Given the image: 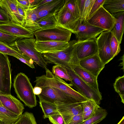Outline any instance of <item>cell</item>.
<instances>
[{"label":"cell","instance_id":"obj_1","mask_svg":"<svg viewBox=\"0 0 124 124\" xmlns=\"http://www.w3.org/2000/svg\"><path fill=\"white\" fill-rule=\"evenodd\" d=\"M13 86L17 97L26 106L32 108L37 106L33 88L26 75L22 72L18 73L14 78Z\"/></svg>","mask_w":124,"mask_h":124},{"label":"cell","instance_id":"obj_2","mask_svg":"<svg viewBox=\"0 0 124 124\" xmlns=\"http://www.w3.org/2000/svg\"><path fill=\"white\" fill-rule=\"evenodd\" d=\"M35 86L42 88L41 93L37 95L39 100L55 104L56 103L70 104L81 103L76 99L69 96L58 88L35 80Z\"/></svg>","mask_w":124,"mask_h":124},{"label":"cell","instance_id":"obj_3","mask_svg":"<svg viewBox=\"0 0 124 124\" xmlns=\"http://www.w3.org/2000/svg\"><path fill=\"white\" fill-rule=\"evenodd\" d=\"M35 39H18L8 45L10 47L32 60L38 65L45 69L47 68V63L41 54L34 48Z\"/></svg>","mask_w":124,"mask_h":124},{"label":"cell","instance_id":"obj_4","mask_svg":"<svg viewBox=\"0 0 124 124\" xmlns=\"http://www.w3.org/2000/svg\"><path fill=\"white\" fill-rule=\"evenodd\" d=\"M76 40L70 41V45L66 49L54 53H42L47 63L58 65L67 68L71 65L78 64L79 61L77 56L74 47Z\"/></svg>","mask_w":124,"mask_h":124},{"label":"cell","instance_id":"obj_5","mask_svg":"<svg viewBox=\"0 0 124 124\" xmlns=\"http://www.w3.org/2000/svg\"><path fill=\"white\" fill-rule=\"evenodd\" d=\"M45 70L46 75L36 77L35 80L57 88L66 94L76 99L81 103L89 100L71 88V84H67L62 78L54 75L48 69L46 68Z\"/></svg>","mask_w":124,"mask_h":124},{"label":"cell","instance_id":"obj_6","mask_svg":"<svg viewBox=\"0 0 124 124\" xmlns=\"http://www.w3.org/2000/svg\"><path fill=\"white\" fill-rule=\"evenodd\" d=\"M72 32L58 25L54 27L40 29L34 32L36 41H54L68 42Z\"/></svg>","mask_w":124,"mask_h":124},{"label":"cell","instance_id":"obj_7","mask_svg":"<svg viewBox=\"0 0 124 124\" xmlns=\"http://www.w3.org/2000/svg\"><path fill=\"white\" fill-rule=\"evenodd\" d=\"M64 67L70 78L71 84L83 96L88 99L93 100L99 105L102 99L100 92L94 90L84 82L75 73L71 67Z\"/></svg>","mask_w":124,"mask_h":124},{"label":"cell","instance_id":"obj_8","mask_svg":"<svg viewBox=\"0 0 124 124\" xmlns=\"http://www.w3.org/2000/svg\"><path fill=\"white\" fill-rule=\"evenodd\" d=\"M11 71L7 55L0 53V94H11Z\"/></svg>","mask_w":124,"mask_h":124},{"label":"cell","instance_id":"obj_9","mask_svg":"<svg viewBox=\"0 0 124 124\" xmlns=\"http://www.w3.org/2000/svg\"><path fill=\"white\" fill-rule=\"evenodd\" d=\"M86 20L92 25L111 31L115 24V18L102 6Z\"/></svg>","mask_w":124,"mask_h":124},{"label":"cell","instance_id":"obj_10","mask_svg":"<svg viewBox=\"0 0 124 124\" xmlns=\"http://www.w3.org/2000/svg\"><path fill=\"white\" fill-rule=\"evenodd\" d=\"M111 35V31H105L101 32L95 39L98 55L105 65L114 58L110 45Z\"/></svg>","mask_w":124,"mask_h":124},{"label":"cell","instance_id":"obj_11","mask_svg":"<svg viewBox=\"0 0 124 124\" xmlns=\"http://www.w3.org/2000/svg\"><path fill=\"white\" fill-rule=\"evenodd\" d=\"M55 15L58 25L75 34L80 22V19H76L63 6L55 14Z\"/></svg>","mask_w":124,"mask_h":124},{"label":"cell","instance_id":"obj_12","mask_svg":"<svg viewBox=\"0 0 124 124\" xmlns=\"http://www.w3.org/2000/svg\"><path fill=\"white\" fill-rule=\"evenodd\" d=\"M106 31L92 25L86 20L79 23L75 33L78 41L95 39L102 32Z\"/></svg>","mask_w":124,"mask_h":124},{"label":"cell","instance_id":"obj_13","mask_svg":"<svg viewBox=\"0 0 124 124\" xmlns=\"http://www.w3.org/2000/svg\"><path fill=\"white\" fill-rule=\"evenodd\" d=\"M0 31L16 36L18 39L34 38V32L11 21L0 23Z\"/></svg>","mask_w":124,"mask_h":124},{"label":"cell","instance_id":"obj_14","mask_svg":"<svg viewBox=\"0 0 124 124\" xmlns=\"http://www.w3.org/2000/svg\"><path fill=\"white\" fill-rule=\"evenodd\" d=\"M77 58L79 61L98 54L97 45L95 39L77 41L74 45Z\"/></svg>","mask_w":124,"mask_h":124},{"label":"cell","instance_id":"obj_15","mask_svg":"<svg viewBox=\"0 0 124 124\" xmlns=\"http://www.w3.org/2000/svg\"><path fill=\"white\" fill-rule=\"evenodd\" d=\"M78 64L82 68L97 77L105 66L98 54L80 60Z\"/></svg>","mask_w":124,"mask_h":124},{"label":"cell","instance_id":"obj_16","mask_svg":"<svg viewBox=\"0 0 124 124\" xmlns=\"http://www.w3.org/2000/svg\"><path fill=\"white\" fill-rule=\"evenodd\" d=\"M68 42L54 41H35L34 48L42 54L55 52L64 50L69 47Z\"/></svg>","mask_w":124,"mask_h":124},{"label":"cell","instance_id":"obj_17","mask_svg":"<svg viewBox=\"0 0 124 124\" xmlns=\"http://www.w3.org/2000/svg\"><path fill=\"white\" fill-rule=\"evenodd\" d=\"M16 0H0V6L6 12L10 21L24 27L25 20L19 14Z\"/></svg>","mask_w":124,"mask_h":124},{"label":"cell","instance_id":"obj_18","mask_svg":"<svg viewBox=\"0 0 124 124\" xmlns=\"http://www.w3.org/2000/svg\"><path fill=\"white\" fill-rule=\"evenodd\" d=\"M57 111L62 116L66 124L74 116L83 111L81 103L70 104L57 103Z\"/></svg>","mask_w":124,"mask_h":124},{"label":"cell","instance_id":"obj_19","mask_svg":"<svg viewBox=\"0 0 124 124\" xmlns=\"http://www.w3.org/2000/svg\"><path fill=\"white\" fill-rule=\"evenodd\" d=\"M0 100L6 108L20 116L24 109L23 104L14 96L10 94H0Z\"/></svg>","mask_w":124,"mask_h":124},{"label":"cell","instance_id":"obj_20","mask_svg":"<svg viewBox=\"0 0 124 124\" xmlns=\"http://www.w3.org/2000/svg\"><path fill=\"white\" fill-rule=\"evenodd\" d=\"M65 1V0H53L48 3L37 7L35 11L38 20L51 14L56 13L63 7Z\"/></svg>","mask_w":124,"mask_h":124},{"label":"cell","instance_id":"obj_21","mask_svg":"<svg viewBox=\"0 0 124 124\" xmlns=\"http://www.w3.org/2000/svg\"><path fill=\"white\" fill-rule=\"evenodd\" d=\"M71 68L82 80L92 88L99 92L97 77L93 76L81 67L78 64L71 65Z\"/></svg>","mask_w":124,"mask_h":124},{"label":"cell","instance_id":"obj_22","mask_svg":"<svg viewBox=\"0 0 124 124\" xmlns=\"http://www.w3.org/2000/svg\"><path fill=\"white\" fill-rule=\"evenodd\" d=\"M37 7L31 6L25 10L26 17L24 27L28 30L34 32L40 29L37 23L38 17L35 11Z\"/></svg>","mask_w":124,"mask_h":124},{"label":"cell","instance_id":"obj_23","mask_svg":"<svg viewBox=\"0 0 124 124\" xmlns=\"http://www.w3.org/2000/svg\"><path fill=\"white\" fill-rule=\"evenodd\" d=\"M115 18L114 26L111 31L120 44L124 31V11L112 14Z\"/></svg>","mask_w":124,"mask_h":124},{"label":"cell","instance_id":"obj_24","mask_svg":"<svg viewBox=\"0 0 124 124\" xmlns=\"http://www.w3.org/2000/svg\"><path fill=\"white\" fill-rule=\"evenodd\" d=\"M102 6L112 15L124 11V0H105Z\"/></svg>","mask_w":124,"mask_h":124},{"label":"cell","instance_id":"obj_25","mask_svg":"<svg viewBox=\"0 0 124 124\" xmlns=\"http://www.w3.org/2000/svg\"><path fill=\"white\" fill-rule=\"evenodd\" d=\"M55 14H51L43 17L37 20V23L40 29L50 28L58 25Z\"/></svg>","mask_w":124,"mask_h":124},{"label":"cell","instance_id":"obj_26","mask_svg":"<svg viewBox=\"0 0 124 124\" xmlns=\"http://www.w3.org/2000/svg\"><path fill=\"white\" fill-rule=\"evenodd\" d=\"M20 116L10 111L3 105L0 106V119L5 124L15 122Z\"/></svg>","mask_w":124,"mask_h":124},{"label":"cell","instance_id":"obj_27","mask_svg":"<svg viewBox=\"0 0 124 124\" xmlns=\"http://www.w3.org/2000/svg\"><path fill=\"white\" fill-rule=\"evenodd\" d=\"M39 103L44 114L43 116L44 119L48 118L50 116L58 113L56 105L42 100H39Z\"/></svg>","mask_w":124,"mask_h":124},{"label":"cell","instance_id":"obj_28","mask_svg":"<svg viewBox=\"0 0 124 124\" xmlns=\"http://www.w3.org/2000/svg\"><path fill=\"white\" fill-rule=\"evenodd\" d=\"M107 114L105 109L100 107L94 115L84 121L82 124H97L104 119Z\"/></svg>","mask_w":124,"mask_h":124},{"label":"cell","instance_id":"obj_29","mask_svg":"<svg viewBox=\"0 0 124 124\" xmlns=\"http://www.w3.org/2000/svg\"><path fill=\"white\" fill-rule=\"evenodd\" d=\"M63 6L76 19H80V15L78 7L77 0H65Z\"/></svg>","mask_w":124,"mask_h":124},{"label":"cell","instance_id":"obj_30","mask_svg":"<svg viewBox=\"0 0 124 124\" xmlns=\"http://www.w3.org/2000/svg\"><path fill=\"white\" fill-rule=\"evenodd\" d=\"M52 73L54 75L64 79L66 81L71 82V79L65 68L61 65H55L52 68Z\"/></svg>","mask_w":124,"mask_h":124},{"label":"cell","instance_id":"obj_31","mask_svg":"<svg viewBox=\"0 0 124 124\" xmlns=\"http://www.w3.org/2000/svg\"><path fill=\"white\" fill-rule=\"evenodd\" d=\"M14 124H37L33 114L25 112L19 117Z\"/></svg>","mask_w":124,"mask_h":124},{"label":"cell","instance_id":"obj_32","mask_svg":"<svg viewBox=\"0 0 124 124\" xmlns=\"http://www.w3.org/2000/svg\"><path fill=\"white\" fill-rule=\"evenodd\" d=\"M115 90L120 96L121 102L124 103V76H119L116 79L113 84Z\"/></svg>","mask_w":124,"mask_h":124},{"label":"cell","instance_id":"obj_33","mask_svg":"<svg viewBox=\"0 0 124 124\" xmlns=\"http://www.w3.org/2000/svg\"><path fill=\"white\" fill-rule=\"evenodd\" d=\"M0 53L17 58L23 55L10 47L8 45L0 41Z\"/></svg>","mask_w":124,"mask_h":124},{"label":"cell","instance_id":"obj_34","mask_svg":"<svg viewBox=\"0 0 124 124\" xmlns=\"http://www.w3.org/2000/svg\"><path fill=\"white\" fill-rule=\"evenodd\" d=\"M95 0H85L84 7L80 17V23L88 19V16Z\"/></svg>","mask_w":124,"mask_h":124},{"label":"cell","instance_id":"obj_35","mask_svg":"<svg viewBox=\"0 0 124 124\" xmlns=\"http://www.w3.org/2000/svg\"><path fill=\"white\" fill-rule=\"evenodd\" d=\"M110 45L112 53L114 57L120 52V44L112 32Z\"/></svg>","mask_w":124,"mask_h":124},{"label":"cell","instance_id":"obj_36","mask_svg":"<svg viewBox=\"0 0 124 124\" xmlns=\"http://www.w3.org/2000/svg\"><path fill=\"white\" fill-rule=\"evenodd\" d=\"M18 39L16 36L0 31V41L7 44L13 43Z\"/></svg>","mask_w":124,"mask_h":124},{"label":"cell","instance_id":"obj_37","mask_svg":"<svg viewBox=\"0 0 124 124\" xmlns=\"http://www.w3.org/2000/svg\"><path fill=\"white\" fill-rule=\"evenodd\" d=\"M48 118L53 124H66L62 116L59 113L50 116Z\"/></svg>","mask_w":124,"mask_h":124},{"label":"cell","instance_id":"obj_38","mask_svg":"<svg viewBox=\"0 0 124 124\" xmlns=\"http://www.w3.org/2000/svg\"><path fill=\"white\" fill-rule=\"evenodd\" d=\"M105 1V0H95L89 13L88 19L92 16L101 6H102Z\"/></svg>","mask_w":124,"mask_h":124},{"label":"cell","instance_id":"obj_39","mask_svg":"<svg viewBox=\"0 0 124 124\" xmlns=\"http://www.w3.org/2000/svg\"><path fill=\"white\" fill-rule=\"evenodd\" d=\"M84 121L82 111L73 116L67 124H82Z\"/></svg>","mask_w":124,"mask_h":124},{"label":"cell","instance_id":"obj_40","mask_svg":"<svg viewBox=\"0 0 124 124\" xmlns=\"http://www.w3.org/2000/svg\"><path fill=\"white\" fill-rule=\"evenodd\" d=\"M100 107L96 104L90 110L83 114V116L84 121L90 118L94 115L98 109Z\"/></svg>","mask_w":124,"mask_h":124},{"label":"cell","instance_id":"obj_41","mask_svg":"<svg viewBox=\"0 0 124 124\" xmlns=\"http://www.w3.org/2000/svg\"><path fill=\"white\" fill-rule=\"evenodd\" d=\"M10 21L9 18L6 12L0 6V23H5Z\"/></svg>","mask_w":124,"mask_h":124},{"label":"cell","instance_id":"obj_42","mask_svg":"<svg viewBox=\"0 0 124 124\" xmlns=\"http://www.w3.org/2000/svg\"><path fill=\"white\" fill-rule=\"evenodd\" d=\"M17 3L21 6L25 10L26 9L30 7L29 0H16Z\"/></svg>","mask_w":124,"mask_h":124},{"label":"cell","instance_id":"obj_43","mask_svg":"<svg viewBox=\"0 0 124 124\" xmlns=\"http://www.w3.org/2000/svg\"><path fill=\"white\" fill-rule=\"evenodd\" d=\"M85 0H77L78 7L80 15V17L83 10Z\"/></svg>","mask_w":124,"mask_h":124},{"label":"cell","instance_id":"obj_44","mask_svg":"<svg viewBox=\"0 0 124 124\" xmlns=\"http://www.w3.org/2000/svg\"><path fill=\"white\" fill-rule=\"evenodd\" d=\"M17 8L19 14L21 16L23 17L25 20L26 15L25 10L17 3Z\"/></svg>","mask_w":124,"mask_h":124},{"label":"cell","instance_id":"obj_45","mask_svg":"<svg viewBox=\"0 0 124 124\" xmlns=\"http://www.w3.org/2000/svg\"><path fill=\"white\" fill-rule=\"evenodd\" d=\"M42 88L39 87L35 86L33 88L34 93L37 95L40 94L42 92Z\"/></svg>","mask_w":124,"mask_h":124},{"label":"cell","instance_id":"obj_46","mask_svg":"<svg viewBox=\"0 0 124 124\" xmlns=\"http://www.w3.org/2000/svg\"><path fill=\"white\" fill-rule=\"evenodd\" d=\"M53 0H40L38 3L37 5V7H39L44 5L47 3L50 2Z\"/></svg>","mask_w":124,"mask_h":124},{"label":"cell","instance_id":"obj_47","mask_svg":"<svg viewBox=\"0 0 124 124\" xmlns=\"http://www.w3.org/2000/svg\"><path fill=\"white\" fill-rule=\"evenodd\" d=\"M40 0H29L30 7L32 6L37 7V5Z\"/></svg>","mask_w":124,"mask_h":124},{"label":"cell","instance_id":"obj_48","mask_svg":"<svg viewBox=\"0 0 124 124\" xmlns=\"http://www.w3.org/2000/svg\"><path fill=\"white\" fill-rule=\"evenodd\" d=\"M117 124H124V116H123Z\"/></svg>","mask_w":124,"mask_h":124},{"label":"cell","instance_id":"obj_49","mask_svg":"<svg viewBox=\"0 0 124 124\" xmlns=\"http://www.w3.org/2000/svg\"><path fill=\"white\" fill-rule=\"evenodd\" d=\"M5 124L3 122L1 121H0V124Z\"/></svg>","mask_w":124,"mask_h":124},{"label":"cell","instance_id":"obj_50","mask_svg":"<svg viewBox=\"0 0 124 124\" xmlns=\"http://www.w3.org/2000/svg\"><path fill=\"white\" fill-rule=\"evenodd\" d=\"M2 105H3L2 104V103L1 102V101L0 100V106H2Z\"/></svg>","mask_w":124,"mask_h":124},{"label":"cell","instance_id":"obj_51","mask_svg":"<svg viewBox=\"0 0 124 124\" xmlns=\"http://www.w3.org/2000/svg\"><path fill=\"white\" fill-rule=\"evenodd\" d=\"M47 124H49V123H48Z\"/></svg>","mask_w":124,"mask_h":124},{"label":"cell","instance_id":"obj_52","mask_svg":"<svg viewBox=\"0 0 124 124\" xmlns=\"http://www.w3.org/2000/svg\"><path fill=\"white\" fill-rule=\"evenodd\" d=\"M0 120H1H1H0Z\"/></svg>","mask_w":124,"mask_h":124},{"label":"cell","instance_id":"obj_53","mask_svg":"<svg viewBox=\"0 0 124 124\" xmlns=\"http://www.w3.org/2000/svg\"><path fill=\"white\" fill-rule=\"evenodd\" d=\"M0 121H1V120H0Z\"/></svg>","mask_w":124,"mask_h":124},{"label":"cell","instance_id":"obj_54","mask_svg":"<svg viewBox=\"0 0 124 124\" xmlns=\"http://www.w3.org/2000/svg\"></svg>","mask_w":124,"mask_h":124}]
</instances>
